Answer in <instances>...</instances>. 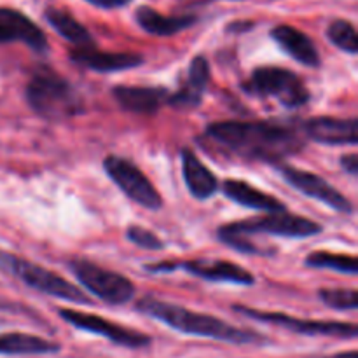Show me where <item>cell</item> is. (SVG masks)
<instances>
[{"instance_id":"obj_1","label":"cell","mask_w":358,"mask_h":358,"mask_svg":"<svg viewBox=\"0 0 358 358\" xmlns=\"http://www.w3.org/2000/svg\"><path fill=\"white\" fill-rule=\"evenodd\" d=\"M205 135L224 152L247 161L282 163L304 147V138L294 126L269 121L213 122Z\"/></svg>"},{"instance_id":"obj_2","label":"cell","mask_w":358,"mask_h":358,"mask_svg":"<svg viewBox=\"0 0 358 358\" xmlns=\"http://www.w3.org/2000/svg\"><path fill=\"white\" fill-rule=\"evenodd\" d=\"M136 310L187 336L215 339V341L231 343V345H257V343L264 341L259 332L234 327L212 315L198 313V311L166 303V301L156 299V297H143L136 304Z\"/></svg>"},{"instance_id":"obj_3","label":"cell","mask_w":358,"mask_h":358,"mask_svg":"<svg viewBox=\"0 0 358 358\" xmlns=\"http://www.w3.org/2000/svg\"><path fill=\"white\" fill-rule=\"evenodd\" d=\"M259 233L283 238H311L322 233V226L306 217L294 215L287 210H280V212H269L266 215L254 217V219L226 224V226L219 227L217 236L222 243L229 245L231 248L241 252V254L268 255L269 252L262 250L257 243L250 240V236Z\"/></svg>"},{"instance_id":"obj_4","label":"cell","mask_w":358,"mask_h":358,"mask_svg":"<svg viewBox=\"0 0 358 358\" xmlns=\"http://www.w3.org/2000/svg\"><path fill=\"white\" fill-rule=\"evenodd\" d=\"M24 94L34 112L48 121H63L84 110V101L76 87L48 66L35 70Z\"/></svg>"},{"instance_id":"obj_5","label":"cell","mask_w":358,"mask_h":358,"mask_svg":"<svg viewBox=\"0 0 358 358\" xmlns=\"http://www.w3.org/2000/svg\"><path fill=\"white\" fill-rule=\"evenodd\" d=\"M0 271L14 276L27 287L41 294H45V296L76 304H91L90 297L79 287L70 283L69 280L62 278L58 273L34 264L31 261L20 257V255L0 250Z\"/></svg>"},{"instance_id":"obj_6","label":"cell","mask_w":358,"mask_h":358,"mask_svg":"<svg viewBox=\"0 0 358 358\" xmlns=\"http://www.w3.org/2000/svg\"><path fill=\"white\" fill-rule=\"evenodd\" d=\"M243 90L255 96L275 98L287 108L303 107L310 101V91L303 80L282 66H259L243 84Z\"/></svg>"},{"instance_id":"obj_7","label":"cell","mask_w":358,"mask_h":358,"mask_svg":"<svg viewBox=\"0 0 358 358\" xmlns=\"http://www.w3.org/2000/svg\"><path fill=\"white\" fill-rule=\"evenodd\" d=\"M69 268L77 282L103 303L121 306L135 297V285L124 275H119L90 261H72Z\"/></svg>"},{"instance_id":"obj_8","label":"cell","mask_w":358,"mask_h":358,"mask_svg":"<svg viewBox=\"0 0 358 358\" xmlns=\"http://www.w3.org/2000/svg\"><path fill=\"white\" fill-rule=\"evenodd\" d=\"M103 170L129 199L142 205L143 208L159 210L163 206V198L157 189L131 161L119 156H108L103 159Z\"/></svg>"},{"instance_id":"obj_9","label":"cell","mask_w":358,"mask_h":358,"mask_svg":"<svg viewBox=\"0 0 358 358\" xmlns=\"http://www.w3.org/2000/svg\"><path fill=\"white\" fill-rule=\"evenodd\" d=\"M236 313L245 315L252 320L262 322V324L278 325V327L289 329L296 334L303 336H327V338H341V339H355L357 325L343 324V322H317V320H303V318L289 317L283 313H273V311H259L247 306H234Z\"/></svg>"},{"instance_id":"obj_10","label":"cell","mask_w":358,"mask_h":358,"mask_svg":"<svg viewBox=\"0 0 358 358\" xmlns=\"http://www.w3.org/2000/svg\"><path fill=\"white\" fill-rule=\"evenodd\" d=\"M150 273L182 271L194 275L198 278L217 283H234V285H254L255 278L250 271L229 261H185V262H157L145 266Z\"/></svg>"},{"instance_id":"obj_11","label":"cell","mask_w":358,"mask_h":358,"mask_svg":"<svg viewBox=\"0 0 358 358\" xmlns=\"http://www.w3.org/2000/svg\"><path fill=\"white\" fill-rule=\"evenodd\" d=\"M59 317L70 324L72 327L79 329V331H86L90 334L101 336V338L108 339L110 343L124 348H145L150 345L149 336L142 334L133 329L122 327V325L115 324V322L105 320V318L98 317V315L84 313V311L77 310H59Z\"/></svg>"},{"instance_id":"obj_12","label":"cell","mask_w":358,"mask_h":358,"mask_svg":"<svg viewBox=\"0 0 358 358\" xmlns=\"http://www.w3.org/2000/svg\"><path fill=\"white\" fill-rule=\"evenodd\" d=\"M280 173L285 178L287 184L292 185L294 189H297L299 192H303L304 196L311 199H317V201L324 203L329 208L336 210V212L341 213H352L353 205L346 196H343L334 185L329 184L325 178H322L320 175H315L311 171L299 170V168L289 166V164H283L280 166Z\"/></svg>"},{"instance_id":"obj_13","label":"cell","mask_w":358,"mask_h":358,"mask_svg":"<svg viewBox=\"0 0 358 358\" xmlns=\"http://www.w3.org/2000/svg\"><path fill=\"white\" fill-rule=\"evenodd\" d=\"M306 138L324 145H357L358 131L357 119L339 117H313L303 124Z\"/></svg>"},{"instance_id":"obj_14","label":"cell","mask_w":358,"mask_h":358,"mask_svg":"<svg viewBox=\"0 0 358 358\" xmlns=\"http://www.w3.org/2000/svg\"><path fill=\"white\" fill-rule=\"evenodd\" d=\"M70 59L76 65L100 73L131 70L143 63V58L140 55H136V52H105L94 49V45L76 48L70 52Z\"/></svg>"},{"instance_id":"obj_15","label":"cell","mask_w":358,"mask_h":358,"mask_svg":"<svg viewBox=\"0 0 358 358\" xmlns=\"http://www.w3.org/2000/svg\"><path fill=\"white\" fill-rule=\"evenodd\" d=\"M210 83V65L205 56H196L189 65V72L177 93L168 96V103L178 110H191L196 108L203 100L206 87Z\"/></svg>"},{"instance_id":"obj_16","label":"cell","mask_w":358,"mask_h":358,"mask_svg":"<svg viewBox=\"0 0 358 358\" xmlns=\"http://www.w3.org/2000/svg\"><path fill=\"white\" fill-rule=\"evenodd\" d=\"M112 96L122 110L149 115L156 114L168 101L170 91L161 86H115Z\"/></svg>"},{"instance_id":"obj_17","label":"cell","mask_w":358,"mask_h":358,"mask_svg":"<svg viewBox=\"0 0 358 358\" xmlns=\"http://www.w3.org/2000/svg\"><path fill=\"white\" fill-rule=\"evenodd\" d=\"M271 37L296 62L311 66V69H317L320 65V55H318V49L315 48L313 41L297 28L290 27V24H278L271 30Z\"/></svg>"},{"instance_id":"obj_18","label":"cell","mask_w":358,"mask_h":358,"mask_svg":"<svg viewBox=\"0 0 358 358\" xmlns=\"http://www.w3.org/2000/svg\"><path fill=\"white\" fill-rule=\"evenodd\" d=\"M222 192L226 198H229L231 201L238 203V205L245 206V208L259 210V212H280V210H285L280 199H276L275 196L268 194V192L261 191V189L254 187V185L247 184L243 180H236V178H227L222 182Z\"/></svg>"},{"instance_id":"obj_19","label":"cell","mask_w":358,"mask_h":358,"mask_svg":"<svg viewBox=\"0 0 358 358\" xmlns=\"http://www.w3.org/2000/svg\"><path fill=\"white\" fill-rule=\"evenodd\" d=\"M182 157V175L187 185L189 192L196 199H208L219 191V180L215 175L203 164V161L192 152L191 149H184Z\"/></svg>"},{"instance_id":"obj_20","label":"cell","mask_w":358,"mask_h":358,"mask_svg":"<svg viewBox=\"0 0 358 358\" xmlns=\"http://www.w3.org/2000/svg\"><path fill=\"white\" fill-rule=\"evenodd\" d=\"M136 23L143 31L156 37H171L187 30L198 21L196 16H164L152 7L142 6L135 13Z\"/></svg>"},{"instance_id":"obj_21","label":"cell","mask_w":358,"mask_h":358,"mask_svg":"<svg viewBox=\"0 0 358 358\" xmlns=\"http://www.w3.org/2000/svg\"><path fill=\"white\" fill-rule=\"evenodd\" d=\"M0 20L9 28L14 42H23L37 52H44L48 49V37L27 14L9 7H0Z\"/></svg>"},{"instance_id":"obj_22","label":"cell","mask_w":358,"mask_h":358,"mask_svg":"<svg viewBox=\"0 0 358 358\" xmlns=\"http://www.w3.org/2000/svg\"><path fill=\"white\" fill-rule=\"evenodd\" d=\"M62 346L49 339L23 332L0 334V355H51L58 353Z\"/></svg>"},{"instance_id":"obj_23","label":"cell","mask_w":358,"mask_h":358,"mask_svg":"<svg viewBox=\"0 0 358 358\" xmlns=\"http://www.w3.org/2000/svg\"><path fill=\"white\" fill-rule=\"evenodd\" d=\"M44 17L65 41H69L76 48L94 45V41L90 31H87V28L83 23H79L69 10L58 9V7H48L44 10Z\"/></svg>"},{"instance_id":"obj_24","label":"cell","mask_w":358,"mask_h":358,"mask_svg":"<svg viewBox=\"0 0 358 358\" xmlns=\"http://www.w3.org/2000/svg\"><path fill=\"white\" fill-rule=\"evenodd\" d=\"M304 262H306L308 268L332 269V271L343 273V275L355 276L358 273L357 257L346 254H332V252L318 250L311 252Z\"/></svg>"},{"instance_id":"obj_25","label":"cell","mask_w":358,"mask_h":358,"mask_svg":"<svg viewBox=\"0 0 358 358\" xmlns=\"http://www.w3.org/2000/svg\"><path fill=\"white\" fill-rule=\"evenodd\" d=\"M327 38L348 55H357L358 52V35L355 27L346 20H336L329 24Z\"/></svg>"},{"instance_id":"obj_26","label":"cell","mask_w":358,"mask_h":358,"mask_svg":"<svg viewBox=\"0 0 358 358\" xmlns=\"http://www.w3.org/2000/svg\"><path fill=\"white\" fill-rule=\"evenodd\" d=\"M318 297L322 299V303L338 311H353L358 306V294L353 289H324L320 290Z\"/></svg>"},{"instance_id":"obj_27","label":"cell","mask_w":358,"mask_h":358,"mask_svg":"<svg viewBox=\"0 0 358 358\" xmlns=\"http://www.w3.org/2000/svg\"><path fill=\"white\" fill-rule=\"evenodd\" d=\"M126 238L143 250H163L164 247L163 240H159L152 231L142 226H129L126 231Z\"/></svg>"},{"instance_id":"obj_28","label":"cell","mask_w":358,"mask_h":358,"mask_svg":"<svg viewBox=\"0 0 358 358\" xmlns=\"http://www.w3.org/2000/svg\"><path fill=\"white\" fill-rule=\"evenodd\" d=\"M341 164H343V170L348 171L352 177H357L358 173V157L357 154H346V156L341 157Z\"/></svg>"},{"instance_id":"obj_29","label":"cell","mask_w":358,"mask_h":358,"mask_svg":"<svg viewBox=\"0 0 358 358\" xmlns=\"http://www.w3.org/2000/svg\"><path fill=\"white\" fill-rule=\"evenodd\" d=\"M86 2L93 3V6L101 7V9H117V7L128 6L131 0H86Z\"/></svg>"},{"instance_id":"obj_30","label":"cell","mask_w":358,"mask_h":358,"mask_svg":"<svg viewBox=\"0 0 358 358\" xmlns=\"http://www.w3.org/2000/svg\"><path fill=\"white\" fill-rule=\"evenodd\" d=\"M7 42H14V38L10 35L9 28L6 27V23L0 20V44H7Z\"/></svg>"},{"instance_id":"obj_31","label":"cell","mask_w":358,"mask_h":358,"mask_svg":"<svg viewBox=\"0 0 358 358\" xmlns=\"http://www.w3.org/2000/svg\"><path fill=\"white\" fill-rule=\"evenodd\" d=\"M248 28H252V23H247V21H241V23H231L229 30L238 31V30H248Z\"/></svg>"},{"instance_id":"obj_32","label":"cell","mask_w":358,"mask_h":358,"mask_svg":"<svg viewBox=\"0 0 358 358\" xmlns=\"http://www.w3.org/2000/svg\"><path fill=\"white\" fill-rule=\"evenodd\" d=\"M325 358H358L357 352H345V353H338L334 357H325Z\"/></svg>"}]
</instances>
